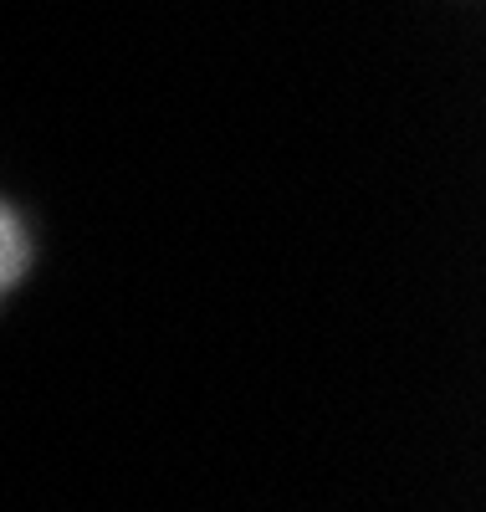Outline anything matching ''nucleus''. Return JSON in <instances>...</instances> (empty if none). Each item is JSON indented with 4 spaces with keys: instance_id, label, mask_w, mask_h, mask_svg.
<instances>
[{
    "instance_id": "nucleus-1",
    "label": "nucleus",
    "mask_w": 486,
    "mask_h": 512,
    "mask_svg": "<svg viewBox=\"0 0 486 512\" xmlns=\"http://www.w3.org/2000/svg\"><path fill=\"white\" fill-rule=\"evenodd\" d=\"M21 256H26V241H21L16 221L0 210V282H11V277L21 272Z\"/></svg>"
}]
</instances>
